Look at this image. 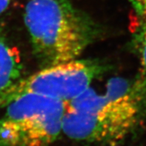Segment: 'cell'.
I'll use <instances>...</instances> for the list:
<instances>
[{"mask_svg": "<svg viewBox=\"0 0 146 146\" xmlns=\"http://www.w3.org/2000/svg\"><path fill=\"white\" fill-rule=\"evenodd\" d=\"M107 65L100 60L75 59L44 67L26 78H20L0 93V108L23 95L31 94L60 100L66 103L91 87Z\"/></svg>", "mask_w": 146, "mask_h": 146, "instance_id": "277c9868", "label": "cell"}, {"mask_svg": "<svg viewBox=\"0 0 146 146\" xmlns=\"http://www.w3.org/2000/svg\"><path fill=\"white\" fill-rule=\"evenodd\" d=\"M11 0H0V15L5 12L8 7Z\"/></svg>", "mask_w": 146, "mask_h": 146, "instance_id": "ba28073f", "label": "cell"}, {"mask_svg": "<svg viewBox=\"0 0 146 146\" xmlns=\"http://www.w3.org/2000/svg\"><path fill=\"white\" fill-rule=\"evenodd\" d=\"M22 69L19 51L0 33V93L22 77Z\"/></svg>", "mask_w": 146, "mask_h": 146, "instance_id": "5b68a950", "label": "cell"}, {"mask_svg": "<svg viewBox=\"0 0 146 146\" xmlns=\"http://www.w3.org/2000/svg\"><path fill=\"white\" fill-rule=\"evenodd\" d=\"M4 108L5 112L0 117V146H49L62 133L66 102L27 94Z\"/></svg>", "mask_w": 146, "mask_h": 146, "instance_id": "3957f363", "label": "cell"}, {"mask_svg": "<svg viewBox=\"0 0 146 146\" xmlns=\"http://www.w3.org/2000/svg\"><path fill=\"white\" fill-rule=\"evenodd\" d=\"M24 22L44 67L77 59L100 36V26L69 0H29Z\"/></svg>", "mask_w": 146, "mask_h": 146, "instance_id": "7a4b0ae2", "label": "cell"}, {"mask_svg": "<svg viewBox=\"0 0 146 146\" xmlns=\"http://www.w3.org/2000/svg\"><path fill=\"white\" fill-rule=\"evenodd\" d=\"M133 44L142 66L146 71V18H141L133 35Z\"/></svg>", "mask_w": 146, "mask_h": 146, "instance_id": "8992f818", "label": "cell"}, {"mask_svg": "<svg viewBox=\"0 0 146 146\" xmlns=\"http://www.w3.org/2000/svg\"><path fill=\"white\" fill-rule=\"evenodd\" d=\"M140 18H146V0H130Z\"/></svg>", "mask_w": 146, "mask_h": 146, "instance_id": "52a82bcc", "label": "cell"}, {"mask_svg": "<svg viewBox=\"0 0 146 146\" xmlns=\"http://www.w3.org/2000/svg\"><path fill=\"white\" fill-rule=\"evenodd\" d=\"M146 113V78H113L106 91L88 88L67 103L62 133L74 140L113 146L135 131Z\"/></svg>", "mask_w": 146, "mask_h": 146, "instance_id": "6da1fadb", "label": "cell"}]
</instances>
